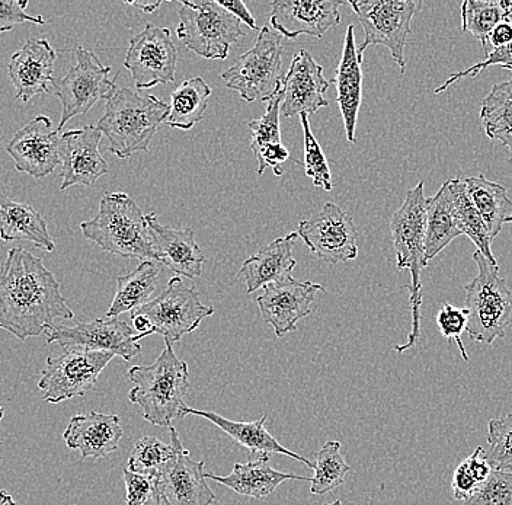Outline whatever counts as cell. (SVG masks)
Here are the masks:
<instances>
[{
  "label": "cell",
  "mask_w": 512,
  "mask_h": 505,
  "mask_svg": "<svg viewBox=\"0 0 512 505\" xmlns=\"http://www.w3.org/2000/svg\"><path fill=\"white\" fill-rule=\"evenodd\" d=\"M502 5H504L505 12H507L505 21L511 22L512 24V0H502Z\"/></svg>",
  "instance_id": "53"
},
{
  "label": "cell",
  "mask_w": 512,
  "mask_h": 505,
  "mask_svg": "<svg viewBox=\"0 0 512 505\" xmlns=\"http://www.w3.org/2000/svg\"><path fill=\"white\" fill-rule=\"evenodd\" d=\"M83 236L104 251L131 260L156 261L146 214L126 193L104 194L99 212L80 223Z\"/></svg>",
  "instance_id": "4"
},
{
  "label": "cell",
  "mask_w": 512,
  "mask_h": 505,
  "mask_svg": "<svg viewBox=\"0 0 512 505\" xmlns=\"http://www.w3.org/2000/svg\"><path fill=\"white\" fill-rule=\"evenodd\" d=\"M127 5L134 6V8L142 9V11L146 12V14H153V12L158 11L160 5H162V2H127Z\"/></svg>",
  "instance_id": "50"
},
{
  "label": "cell",
  "mask_w": 512,
  "mask_h": 505,
  "mask_svg": "<svg viewBox=\"0 0 512 505\" xmlns=\"http://www.w3.org/2000/svg\"><path fill=\"white\" fill-rule=\"evenodd\" d=\"M492 468L485 459V450L478 447L467 459H464L453 476L454 498L466 501L475 494L476 489L489 478Z\"/></svg>",
  "instance_id": "39"
},
{
  "label": "cell",
  "mask_w": 512,
  "mask_h": 505,
  "mask_svg": "<svg viewBox=\"0 0 512 505\" xmlns=\"http://www.w3.org/2000/svg\"><path fill=\"white\" fill-rule=\"evenodd\" d=\"M124 484H126V504L143 505L149 500L153 489L156 487V479L152 476L140 475L124 469Z\"/></svg>",
  "instance_id": "47"
},
{
  "label": "cell",
  "mask_w": 512,
  "mask_h": 505,
  "mask_svg": "<svg viewBox=\"0 0 512 505\" xmlns=\"http://www.w3.org/2000/svg\"><path fill=\"white\" fill-rule=\"evenodd\" d=\"M47 344L59 343L63 348H85L104 351L130 361L139 356L140 347L131 325L126 319H94L75 326H54L46 332Z\"/></svg>",
  "instance_id": "15"
},
{
  "label": "cell",
  "mask_w": 512,
  "mask_h": 505,
  "mask_svg": "<svg viewBox=\"0 0 512 505\" xmlns=\"http://www.w3.org/2000/svg\"><path fill=\"white\" fill-rule=\"evenodd\" d=\"M124 430L118 415H75L63 433L64 443L69 449L79 450L83 457H105L118 449Z\"/></svg>",
  "instance_id": "24"
},
{
  "label": "cell",
  "mask_w": 512,
  "mask_h": 505,
  "mask_svg": "<svg viewBox=\"0 0 512 505\" xmlns=\"http://www.w3.org/2000/svg\"><path fill=\"white\" fill-rule=\"evenodd\" d=\"M171 105L156 97H142L128 88H117L105 99V113L96 127L110 142L111 153L127 159L147 152L160 124L166 121Z\"/></svg>",
  "instance_id": "3"
},
{
  "label": "cell",
  "mask_w": 512,
  "mask_h": 505,
  "mask_svg": "<svg viewBox=\"0 0 512 505\" xmlns=\"http://www.w3.org/2000/svg\"><path fill=\"white\" fill-rule=\"evenodd\" d=\"M176 35L188 50L207 60H226L230 47L246 35L242 22L219 2H182Z\"/></svg>",
  "instance_id": "9"
},
{
  "label": "cell",
  "mask_w": 512,
  "mask_h": 505,
  "mask_svg": "<svg viewBox=\"0 0 512 505\" xmlns=\"http://www.w3.org/2000/svg\"><path fill=\"white\" fill-rule=\"evenodd\" d=\"M354 31V25H348L341 62L336 69L335 78L331 81L338 92L336 102L341 110L345 134L350 143H355L358 113H360L361 99H363V70H361L363 57L358 54Z\"/></svg>",
  "instance_id": "25"
},
{
  "label": "cell",
  "mask_w": 512,
  "mask_h": 505,
  "mask_svg": "<svg viewBox=\"0 0 512 505\" xmlns=\"http://www.w3.org/2000/svg\"><path fill=\"white\" fill-rule=\"evenodd\" d=\"M491 66H501L502 69L511 70L512 72V43L508 44V46L502 47V49H496L491 51V53L486 54L485 60L479 62L478 65L454 73V75H451L450 78L440 86V88L435 89L434 94H443L444 91H447L448 86L453 85V83L459 81V79L466 78V76L476 78V76L480 75L483 70L488 69V67Z\"/></svg>",
  "instance_id": "45"
},
{
  "label": "cell",
  "mask_w": 512,
  "mask_h": 505,
  "mask_svg": "<svg viewBox=\"0 0 512 505\" xmlns=\"http://www.w3.org/2000/svg\"><path fill=\"white\" fill-rule=\"evenodd\" d=\"M168 268L159 261H143L133 273L117 278V292L107 310L108 319L120 318L126 312L142 308L159 296L168 286Z\"/></svg>",
  "instance_id": "26"
},
{
  "label": "cell",
  "mask_w": 512,
  "mask_h": 505,
  "mask_svg": "<svg viewBox=\"0 0 512 505\" xmlns=\"http://www.w3.org/2000/svg\"><path fill=\"white\" fill-rule=\"evenodd\" d=\"M114 357V354L104 351L64 348L62 356L47 360L38 382V389L44 392V401L60 404L86 395L95 388L98 377Z\"/></svg>",
  "instance_id": "12"
},
{
  "label": "cell",
  "mask_w": 512,
  "mask_h": 505,
  "mask_svg": "<svg viewBox=\"0 0 512 505\" xmlns=\"http://www.w3.org/2000/svg\"><path fill=\"white\" fill-rule=\"evenodd\" d=\"M350 5L364 30L358 54L363 57L371 46L387 47L400 73H405L406 41L411 34L412 19L422 8L421 0H357Z\"/></svg>",
  "instance_id": "10"
},
{
  "label": "cell",
  "mask_w": 512,
  "mask_h": 505,
  "mask_svg": "<svg viewBox=\"0 0 512 505\" xmlns=\"http://www.w3.org/2000/svg\"><path fill=\"white\" fill-rule=\"evenodd\" d=\"M464 184L470 200L485 223L489 238L495 239L505 223H512V200L508 197L507 188L486 180L483 175L469 177Z\"/></svg>",
  "instance_id": "32"
},
{
  "label": "cell",
  "mask_w": 512,
  "mask_h": 505,
  "mask_svg": "<svg viewBox=\"0 0 512 505\" xmlns=\"http://www.w3.org/2000/svg\"><path fill=\"white\" fill-rule=\"evenodd\" d=\"M0 239L5 242L27 241L30 244L53 252L56 242L48 233V226L30 204L18 203L0 194Z\"/></svg>",
  "instance_id": "30"
},
{
  "label": "cell",
  "mask_w": 512,
  "mask_h": 505,
  "mask_svg": "<svg viewBox=\"0 0 512 505\" xmlns=\"http://www.w3.org/2000/svg\"><path fill=\"white\" fill-rule=\"evenodd\" d=\"M467 321H469L467 310L456 308L451 303H443L437 313V326L441 335L446 338L448 343L456 341L464 361H469V354H467L462 341V334L467 329Z\"/></svg>",
  "instance_id": "44"
},
{
  "label": "cell",
  "mask_w": 512,
  "mask_h": 505,
  "mask_svg": "<svg viewBox=\"0 0 512 505\" xmlns=\"http://www.w3.org/2000/svg\"><path fill=\"white\" fill-rule=\"evenodd\" d=\"M3 417H5V408H3L2 405H0V421L3 420ZM0 444H3L2 440H0Z\"/></svg>",
  "instance_id": "54"
},
{
  "label": "cell",
  "mask_w": 512,
  "mask_h": 505,
  "mask_svg": "<svg viewBox=\"0 0 512 505\" xmlns=\"http://www.w3.org/2000/svg\"><path fill=\"white\" fill-rule=\"evenodd\" d=\"M0 505H16L11 494L0 489Z\"/></svg>",
  "instance_id": "52"
},
{
  "label": "cell",
  "mask_w": 512,
  "mask_h": 505,
  "mask_svg": "<svg viewBox=\"0 0 512 505\" xmlns=\"http://www.w3.org/2000/svg\"><path fill=\"white\" fill-rule=\"evenodd\" d=\"M206 478L219 482L236 494L254 498V500L267 498L284 481H312V478H306V476L275 471L271 466L270 456H259L258 459L249 460L248 463H235L230 475L217 476L214 473H206Z\"/></svg>",
  "instance_id": "28"
},
{
  "label": "cell",
  "mask_w": 512,
  "mask_h": 505,
  "mask_svg": "<svg viewBox=\"0 0 512 505\" xmlns=\"http://www.w3.org/2000/svg\"><path fill=\"white\" fill-rule=\"evenodd\" d=\"M169 436L175 441L176 453L165 466L156 487L169 505H211L216 494L208 487L204 460H194L182 446L175 427H169Z\"/></svg>",
  "instance_id": "18"
},
{
  "label": "cell",
  "mask_w": 512,
  "mask_h": 505,
  "mask_svg": "<svg viewBox=\"0 0 512 505\" xmlns=\"http://www.w3.org/2000/svg\"><path fill=\"white\" fill-rule=\"evenodd\" d=\"M329 85L331 81H326L323 76V67L315 62L309 51L300 50L284 76L281 115L288 118L312 115L320 108L328 107L325 94Z\"/></svg>",
  "instance_id": "21"
},
{
  "label": "cell",
  "mask_w": 512,
  "mask_h": 505,
  "mask_svg": "<svg viewBox=\"0 0 512 505\" xmlns=\"http://www.w3.org/2000/svg\"><path fill=\"white\" fill-rule=\"evenodd\" d=\"M73 316L43 260L12 248L0 267V328L25 341L53 329L56 319Z\"/></svg>",
  "instance_id": "1"
},
{
  "label": "cell",
  "mask_w": 512,
  "mask_h": 505,
  "mask_svg": "<svg viewBox=\"0 0 512 505\" xmlns=\"http://www.w3.org/2000/svg\"><path fill=\"white\" fill-rule=\"evenodd\" d=\"M143 505H169L166 503L165 498H163V495L160 494L159 488L155 487L153 489L152 495H150L149 500L146 501Z\"/></svg>",
  "instance_id": "51"
},
{
  "label": "cell",
  "mask_w": 512,
  "mask_h": 505,
  "mask_svg": "<svg viewBox=\"0 0 512 505\" xmlns=\"http://www.w3.org/2000/svg\"><path fill=\"white\" fill-rule=\"evenodd\" d=\"M188 415L204 418V420L217 425L227 436L232 437L236 443L248 449L251 460L254 459L256 455H284L291 457V459L299 460V462L304 463L309 469L315 468V462L306 459V457L297 455V453L291 452V450H288L280 441L275 440L274 437L268 433L267 428H265V423H267L268 418L267 415H264L261 420L255 421V423H239V421L227 420V418L216 414V412L201 411V409L190 408L187 405V407L182 409L181 418L188 417Z\"/></svg>",
  "instance_id": "27"
},
{
  "label": "cell",
  "mask_w": 512,
  "mask_h": 505,
  "mask_svg": "<svg viewBox=\"0 0 512 505\" xmlns=\"http://www.w3.org/2000/svg\"><path fill=\"white\" fill-rule=\"evenodd\" d=\"M425 204H427V198L424 194V181H419L415 188L408 191L402 206L390 219V232H392L393 246L398 258V270L408 268L412 277L411 286H409L412 328L406 344L395 347L399 354L415 347L421 338V271L425 268V235H427Z\"/></svg>",
  "instance_id": "5"
},
{
  "label": "cell",
  "mask_w": 512,
  "mask_h": 505,
  "mask_svg": "<svg viewBox=\"0 0 512 505\" xmlns=\"http://www.w3.org/2000/svg\"><path fill=\"white\" fill-rule=\"evenodd\" d=\"M101 130L96 126L66 131L60 139L63 182L60 190L75 185L92 187L99 178L110 172V166L102 158Z\"/></svg>",
  "instance_id": "19"
},
{
  "label": "cell",
  "mask_w": 512,
  "mask_h": 505,
  "mask_svg": "<svg viewBox=\"0 0 512 505\" xmlns=\"http://www.w3.org/2000/svg\"><path fill=\"white\" fill-rule=\"evenodd\" d=\"M427 235H425L424 267L434 260L454 239L462 235L454 212L450 182H446L434 197L427 198Z\"/></svg>",
  "instance_id": "31"
},
{
  "label": "cell",
  "mask_w": 512,
  "mask_h": 505,
  "mask_svg": "<svg viewBox=\"0 0 512 505\" xmlns=\"http://www.w3.org/2000/svg\"><path fill=\"white\" fill-rule=\"evenodd\" d=\"M510 43H512V24L507 21L501 22L489 34L488 50L485 53L489 54L496 49H502V47L508 46Z\"/></svg>",
  "instance_id": "48"
},
{
  "label": "cell",
  "mask_w": 512,
  "mask_h": 505,
  "mask_svg": "<svg viewBox=\"0 0 512 505\" xmlns=\"http://www.w3.org/2000/svg\"><path fill=\"white\" fill-rule=\"evenodd\" d=\"M210 97V86L198 76L182 82L172 92L171 111L166 118V124L171 129L191 130L203 120Z\"/></svg>",
  "instance_id": "34"
},
{
  "label": "cell",
  "mask_w": 512,
  "mask_h": 505,
  "mask_svg": "<svg viewBox=\"0 0 512 505\" xmlns=\"http://www.w3.org/2000/svg\"><path fill=\"white\" fill-rule=\"evenodd\" d=\"M448 182H450L451 194H453L454 212H456L460 232L476 245V248L486 260L498 265L491 248L492 239L489 238L485 223H483L475 204L472 203L469 194H467L466 184L460 178Z\"/></svg>",
  "instance_id": "35"
},
{
  "label": "cell",
  "mask_w": 512,
  "mask_h": 505,
  "mask_svg": "<svg viewBox=\"0 0 512 505\" xmlns=\"http://www.w3.org/2000/svg\"><path fill=\"white\" fill-rule=\"evenodd\" d=\"M297 235L326 264H339L358 257V229L350 213L326 203L319 213L300 220Z\"/></svg>",
  "instance_id": "13"
},
{
  "label": "cell",
  "mask_w": 512,
  "mask_h": 505,
  "mask_svg": "<svg viewBox=\"0 0 512 505\" xmlns=\"http://www.w3.org/2000/svg\"><path fill=\"white\" fill-rule=\"evenodd\" d=\"M222 8L229 11L230 14L235 15L236 18L239 19L242 24L248 25L252 30H258V25H256L255 18L252 17L249 9L246 8L245 3L240 2V0H232V2H219Z\"/></svg>",
  "instance_id": "49"
},
{
  "label": "cell",
  "mask_w": 512,
  "mask_h": 505,
  "mask_svg": "<svg viewBox=\"0 0 512 505\" xmlns=\"http://www.w3.org/2000/svg\"><path fill=\"white\" fill-rule=\"evenodd\" d=\"M56 59V51L46 38H28L9 60L8 73L15 98L28 102L37 95L50 94Z\"/></svg>",
  "instance_id": "22"
},
{
  "label": "cell",
  "mask_w": 512,
  "mask_h": 505,
  "mask_svg": "<svg viewBox=\"0 0 512 505\" xmlns=\"http://www.w3.org/2000/svg\"><path fill=\"white\" fill-rule=\"evenodd\" d=\"M214 309L203 305L195 287L187 286L182 277H172L156 299L130 315L131 328L137 341L159 334L171 344L197 331Z\"/></svg>",
  "instance_id": "6"
},
{
  "label": "cell",
  "mask_w": 512,
  "mask_h": 505,
  "mask_svg": "<svg viewBox=\"0 0 512 505\" xmlns=\"http://www.w3.org/2000/svg\"><path fill=\"white\" fill-rule=\"evenodd\" d=\"M341 0H274L271 3V25L283 38L310 35L322 38L331 28L341 24Z\"/></svg>",
  "instance_id": "20"
},
{
  "label": "cell",
  "mask_w": 512,
  "mask_h": 505,
  "mask_svg": "<svg viewBox=\"0 0 512 505\" xmlns=\"http://www.w3.org/2000/svg\"><path fill=\"white\" fill-rule=\"evenodd\" d=\"M478 276L464 286L466 292L467 334L478 343L492 344L504 338L512 325V290L499 277V265L486 260L479 251L473 254Z\"/></svg>",
  "instance_id": "7"
},
{
  "label": "cell",
  "mask_w": 512,
  "mask_h": 505,
  "mask_svg": "<svg viewBox=\"0 0 512 505\" xmlns=\"http://www.w3.org/2000/svg\"><path fill=\"white\" fill-rule=\"evenodd\" d=\"M488 443L485 459L492 471L512 472V414L489 421Z\"/></svg>",
  "instance_id": "40"
},
{
  "label": "cell",
  "mask_w": 512,
  "mask_h": 505,
  "mask_svg": "<svg viewBox=\"0 0 512 505\" xmlns=\"http://www.w3.org/2000/svg\"><path fill=\"white\" fill-rule=\"evenodd\" d=\"M178 49L168 28L147 24L130 40L124 67L130 70L137 89H150L175 81Z\"/></svg>",
  "instance_id": "14"
},
{
  "label": "cell",
  "mask_w": 512,
  "mask_h": 505,
  "mask_svg": "<svg viewBox=\"0 0 512 505\" xmlns=\"http://www.w3.org/2000/svg\"><path fill=\"white\" fill-rule=\"evenodd\" d=\"M297 238V232L288 233L243 261L238 276L245 278L249 294L291 276V271L297 265L296 258L293 257V245Z\"/></svg>",
  "instance_id": "29"
},
{
  "label": "cell",
  "mask_w": 512,
  "mask_h": 505,
  "mask_svg": "<svg viewBox=\"0 0 512 505\" xmlns=\"http://www.w3.org/2000/svg\"><path fill=\"white\" fill-rule=\"evenodd\" d=\"M302 118L304 137V172L307 178L312 180L315 187L323 188L325 191H332V175L329 169L328 159L319 146L315 134L310 130L309 115H300Z\"/></svg>",
  "instance_id": "41"
},
{
  "label": "cell",
  "mask_w": 512,
  "mask_h": 505,
  "mask_svg": "<svg viewBox=\"0 0 512 505\" xmlns=\"http://www.w3.org/2000/svg\"><path fill=\"white\" fill-rule=\"evenodd\" d=\"M146 219L155 248L156 261L178 276L191 280L201 277L206 254L195 242L194 230H178L160 225L155 213L146 214Z\"/></svg>",
  "instance_id": "23"
},
{
  "label": "cell",
  "mask_w": 512,
  "mask_h": 505,
  "mask_svg": "<svg viewBox=\"0 0 512 505\" xmlns=\"http://www.w3.org/2000/svg\"><path fill=\"white\" fill-rule=\"evenodd\" d=\"M480 120L486 136L501 142L512 155V79L492 86L482 101Z\"/></svg>",
  "instance_id": "33"
},
{
  "label": "cell",
  "mask_w": 512,
  "mask_h": 505,
  "mask_svg": "<svg viewBox=\"0 0 512 505\" xmlns=\"http://www.w3.org/2000/svg\"><path fill=\"white\" fill-rule=\"evenodd\" d=\"M176 453L175 441L163 443L156 437H142L134 444L128 457V471L158 478L160 472L171 462Z\"/></svg>",
  "instance_id": "38"
},
{
  "label": "cell",
  "mask_w": 512,
  "mask_h": 505,
  "mask_svg": "<svg viewBox=\"0 0 512 505\" xmlns=\"http://www.w3.org/2000/svg\"><path fill=\"white\" fill-rule=\"evenodd\" d=\"M283 89L268 101L267 113L262 115L259 120H252L249 123V129L252 131L251 149L256 153L261 152L265 147L272 145H280V115L281 102H283Z\"/></svg>",
  "instance_id": "42"
},
{
  "label": "cell",
  "mask_w": 512,
  "mask_h": 505,
  "mask_svg": "<svg viewBox=\"0 0 512 505\" xmlns=\"http://www.w3.org/2000/svg\"><path fill=\"white\" fill-rule=\"evenodd\" d=\"M6 152L15 163L16 171L25 172L35 180L53 174L60 159L59 131L46 115H38L22 129L16 131Z\"/></svg>",
  "instance_id": "17"
},
{
  "label": "cell",
  "mask_w": 512,
  "mask_h": 505,
  "mask_svg": "<svg viewBox=\"0 0 512 505\" xmlns=\"http://www.w3.org/2000/svg\"><path fill=\"white\" fill-rule=\"evenodd\" d=\"M507 18L502 0H466L462 5V28L488 50L489 34Z\"/></svg>",
  "instance_id": "37"
},
{
  "label": "cell",
  "mask_w": 512,
  "mask_h": 505,
  "mask_svg": "<svg viewBox=\"0 0 512 505\" xmlns=\"http://www.w3.org/2000/svg\"><path fill=\"white\" fill-rule=\"evenodd\" d=\"M319 292H325L322 284L288 276L264 287V293L256 299V303L264 322L274 328L278 338H283L288 332L296 331L300 319L309 315Z\"/></svg>",
  "instance_id": "16"
},
{
  "label": "cell",
  "mask_w": 512,
  "mask_h": 505,
  "mask_svg": "<svg viewBox=\"0 0 512 505\" xmlns=\"http://www.w3.org/2000/svg\"><path fill=\"white\" fill-rule=\"evenodd\" d=\"M76 66L62 79H54L50 94L62 102V118L57 131H62L72 118L88 113L96 102L107 99L117 89L110 79V66L99 62L94 51L75 49Z\"/></svg>",
  "instance_id": "11"
},
{
  "label": "cell",
  "mask_w": 512,
  "mask_h": 505,
  "mask_svg": "<svg viewBox=\"0 0 512 505\" xmlns=\"http://www.w3.org/2000/svg\"><path fill=\"white\" fill-rule=\"evenodd\" d=\"M313 471L315 476L310 481L312 494L325 495L344 484L345 476L351 468L341 455V441H328L323 444L316 455Z\"/></svg>",
  "instance_id": "36"
},
{
  "label": "cell",
  "mask_w": 512,
  "mask_h": 505,
  "mask_svg": "<svg viewBox=\"0 0 512 505\" xmlns=\"http://www.w3.org/2000/svg\"><path fill=\"white\" fill-rule=\"evenodd\" d=\"M28 5V0H0V33H9L16 24H46L40 15L27 14Z\"/></svg>",
  "instance_id": "46"
},
{
  "label": "cell",
  "mask_w": 512,
  "mask_h": 505,
  "mask_svg": "<svg viewBox=\"0 0 512 505\" xmlns=\"http://www.w3.org/2000/svg\"><path fill=\"white\" fill-rule=\"evenodd\" d=\"M323 505H342V503H341V501L336 500V501H334V503L323 504Z\"/></svg>",
  "instance_id": "55"
},
{
  "label": "cell",
  "mask_w": 512,
  "mask_h": 505,
  "mask_svg": "<svg viewBox=\"0 0 512 505\" xmlns=\"http://www.w3.org/2000/svg\"><path fill=\"white\" fill-rule=\"evenodd\" d=\"M283 37L264 27L251 50L223 72L226 86L246 102L270 101L283 89Z\"/></svg>",
  "instance_id": "8"
},
{
  "label": "cell",
  "mask_w": 512,
  "mask_h": 505,
  "mask_svg": "<svg viewBox=\"0 0 512 505\" xmlns=\"http://www.w3.org/2000/svg\"><path fill=\"white\" fill-rule=\"evenodd\" d=\"M463 505H512V472L492 471Z\"/></svg>",
  "instance_id": "43"
},
{
  "label": "cell",
  "mask_w": 512,
  "mask_h": 505,
  "mask_svg": "<svg viewBox=\"0 0 512 505\" xmlns=\"http://www.w3.org/2000/svg\"><path fill=\"white\" fill-rule=\"evenodd\" d=\"M172 345L165 341V350L155 363L131 367L127 373L134 385L128 399L140 408L147 423L159 427H172V421L181 418L190 389L188 364L178 359Z\"/></svg>",
  "instance_id": "2"
}]
</instances>
